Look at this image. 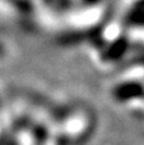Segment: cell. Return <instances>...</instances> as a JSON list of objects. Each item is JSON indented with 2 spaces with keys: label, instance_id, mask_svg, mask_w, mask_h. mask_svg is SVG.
I'll list each match as a JSON object with an SVG mask.
<instances>
[{
  "label": "cell",
  "instance_id": "1",
  "mask_svg": "<svg viewBox=\"0 0 144 145\" xmlns=\"http://www.w3.org/2000/svg\"><path fill=\"white\" fill-rule=\"evenodd\" d=\"M96 130V116L84 105L54 106L50 140L56 145H84Z\"/></svg>",
  "mask_w": 144,
  "mask_h": 145
},
{
  "label": "cell",
  "instance_id": "3",
  "mask_svg": "<svg viewBox=\"0 0 144 145\" xmlns=\"http://www.w3.org/2000/svg\"><path fill=\"white\" fill-rule=\"evenodd\" d=\"M84 1H88V3H91V4H93V3L97 1V0H84Z\"/></svg>",
  "mask_w": 144,
  "mask_h": 145
},
{
  "label": "cell",
  "instance_id": "2",
  "mask_svg": "<svg viewBox=\"0 0 144 145\" xmlns=\"http://www.w3.org/2000/svg\"><path fill=\"white\" fill-rule=\"evenodd\" d=\"M4 113L0 112V145L4 144Z\"/></svg>",
  "mask_w": 144,
  "mask_h": 145
}]
</instances>
